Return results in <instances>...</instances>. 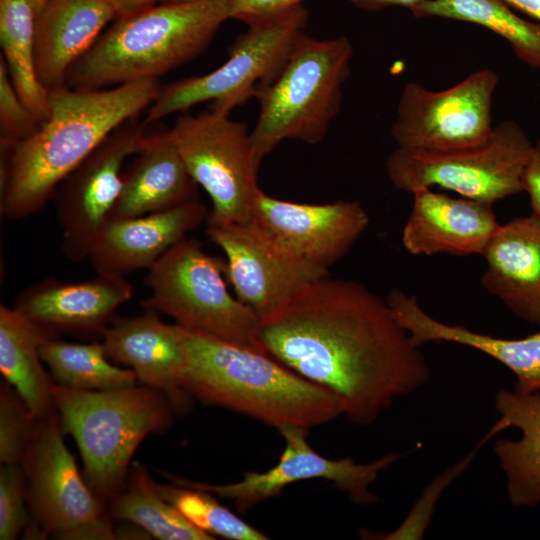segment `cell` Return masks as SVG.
I'll list each match as a JSON object with an SVG mask.
<instances>
[{"label": "cell", "instance_id": "6da1fadb", "mask_svg": "<svg viewBox=\"0 0 540 540\" xmlns=\"http://www.w3.org/2000/svg\"><path fill=\"white\" fill-rule=\"evenodd\" d=\"M260 351L330 391L343 416L372 424L424 387L427 360L387 300L359 282L324 276L259 315Z\"/></svg>", "mask_w": 540, "mask_h": 540}, {"label": "cell", "instance_id": "7a4b0ae2", "mask_svg": "<svg viewBox=\"0 0 540 540\" xmlns=\"http://www.w3.org/2000/svg\"><path fill=\"white\" fill-rule=\"evenodd\" d=\"M158 79L86 90L50 89V115L22 140L1 138L0 214L26 218L54 197L65 177L122 124L149 108Z\"/></svg>", "mask_w": 540, "mask_h": 540}, {"label": "cell", "instance_id": "3957f363", "mask_svg": "<svg viewBox=\"0 0 540 540\" xmlns=\"http://www.w3.org/2000/svg\"><path fill=\"white\" fill-rule=\"evenodd\" d=\"M182 327V326H181ZM183 385L206 405L277 429H310L343 416L338 399L257 349L182 327Z\"/></svg>", "mask_w": 540, "mask_h": 540}, {"label": "cell", "instance_id": "277c9868", "mask_svg": "<svg viewBox=\"0 0 540 540\" xmlns=\"http://www.w3.org/2000/svg\"><path fill=\"white\" fill-rule=\"evenodd\" d=\"M229 18V0L171 1L117 18L70 68L65 84L96 90L158 79L203 53Z\"/></svg>", "mask_w": 540, "mask_h": 540}, {"label": "cell", "instance_id": "5b68a950", "mask_svg": "<svg viewBox=\"0 0 540 540\" xmlns=\"http://www.w3.org/2000/svg\"><path fill=\"white\" fill-rule=\"evenodd\" d=\"M53 399L63 434L78 446L84 479L105 508L123 487L139 444L166 431L174 412L164 393L145 385L86 391L55 384Z\"/></svg>", "mask_w": 540, "mask_h": 540}, {"label": "cell", "instance_id": "8992f818", "mask_svg": "<svg viewBox=\"0 0 540 540\" xmlns=\"http://www.w3.org/2000/svg\"><path fill=\"white\" fill-rule=\"evenodd\" d=\"M352 57L344 36L319 40L301 33L276 79L255 94L259 115L251 141L259 165L284 140L324 139L341 109Z\"/></svg>", "mask_w": 540, "mask_h": 540}, {"label": "cell", "instance_id": "52a82bcc", "mask_svg": "<svg viewBox=\"0 0 540 540\" xmlns=\"http://www.w3.org/2000/svg\"><path fill=\"white\" fill-rule=\"evenodd\" d=\"M224 276L226 261L186 237L148 269L150 295L140 305L186 329L259 350V314L230 294Z\"/></svg>", "mask_w": 540, "mask_h": 540}, {"label": "cell", "instance_id": "ba28073f", "mask_svg": "<svg viewBox=\"0 0 540 540\" xmlns=\"http://www.w3.org/2000/svg\"><path fill=\"white\" fill-rule=\"evenodd\" d=\"M307 21L308 11L301 4L249 23L220 67L161 87L144 122H157L205 101L212 102L211 110L229 115L236 106L255 97L259 88L276 79Z\"/></svg>", "mask_w": 540, "mask_h": 540}, {"label": "cell", "instance_id": "9c48e42d", "mask_svg": "<svg viewBox=\"0 0 540 540\" xmlns=\"http://www.w3.org/2000/svg\"><path fill=\"white\" fill-rule=\"evenodd\" d=\"M55 412L40 418L21 465L30 522L28 538H118L106 508L94 495L63 441Z\"/></svg>", "mask_w": 540, "mask_h": 540}, {"label": "cell", "instance_id": "30bf717a", "mask_svg": "<svg viewBox=\"0 0 540 540\" xmlns=\"http://www.w3.org/2000/svg\"><path fill=\"white\" fill-rule=\"evenodd\" d=\"M533 145L517 122L505 120L478 146L451 152L396 148L386 160V171L393 186L404 192L439 187L493 205L523 192Z\"/></svg>", "mask_w": 540, "mask_h": 540}, {"label": "cell", "instance_id": "8fae6325", "mask_svg": "<svg viewBox=\"0 0 540 540\" xmlns=\"http://www.w3.org/2000/svg\"><path fill=\"white\" fill-rule=\"evenodd\" d=\"M168 132L190 175L210 197L206 225L251 220L260 165L248 127L209 109L180 116Z\"/></svg>", "mask_w": 540, "mask_h": 540}, {"label": "cell", "instance_id": "7c38bea8", "mask_svg": "<svg viewBox=\"0 0 540 540\" xmlns=\"http://www.w3.org/2000/svg\"><path fill=\"white\" fill-rule=\"evenodd\" d=\"M498 79L494 71L483 69L441 91L407 83L391 127L397 148L451 152L486 142L494 130L491 108Z\"/></svg>", "mask_w": 540, "mask_h": 540}, {"label": "cell", "instance_id": "4fadbf2b", "mask_svg": "<svg viewBox=\"0 0 540 540\" xmlns=\"http://www.w3.org/2000/svg\"><path fill=\"white\" fill-rule=\"evenodd\" d=\"M308 432L301 427L279 430L285 445L277 464L264 472L246 471L237 482L216 485L163 474L174 484L203 489L214 496L230 499L241 513L278 496L290 484L312 479L330 481L357 505L376 503L379 498L371 491V485L401 455L389 453L369 463H356L349 457L332 460L311 447Z\"/></svg>", "mask_w": 540, "mask_h": 540}, {"label": "cell", "instance_id": "5bb4252c", "mask_svg": "<svg viewBox=\"0 0 540 540\" xmlns=\"http://www.w3.org/2000/svg\"><path fill=\"white\" fill-rule=\"evenodd\" d=\"M146 125L135 119L122 124L58 186L54 198L61 248L71 261L88 258L120 194L124 161L140 151Z\"/></svg>", "mask_w": 540, "mask_h": 540}, {"label": "cell", "instance_id": "9a60e30c", "mask_svg": "<svg viewBox=\"0 0 540 540\" xmlns=\"http://www.w3.org/2000/svg\"><path fill=\"white\" fill-rule=\"evenodd\" d=\"M206 233L226 256V277L236 297L262 315L329 275L275 240L255 221L207 225Z\"/></svg>", "mask_w": 540, "mask_h": 540}, {"label": "cell", "instance_id": "2e32d148", "mask_svg": "<svg viewBox=\"0 0 540 540\" xmlns=\"http://www.w3.org/2000/svg\"><path fill=\"white\" fill-rule=\"evenodd\" d=\"M251 219L291 252L326 270L350 251L370 223L357 201L297 203L261 189Z\"/></svg>", "mask_w": 540, "mask_h": 540}, {"label": "cell", "instance_id": "e0dca14e", "mask_svg": "<svg viewBox=\"0 0 540 540\" xmlns=\"http://www.w3.org/2000/svg\"><path fill=\"white\" fill-rule=\"evenodd\" d=\"M133 294V285L124 277L96 274L81 282L48 278L18 293L13 308L53 336L67 332L101 337Z\"/></svg>", "mask_w": 540, "mask_h": 540}, {"label": "cell", "instance_id": "ac0fdd59", "mask_svg": "<svg viewBox=\"0 0 540 540\" xmlns=\"http://www.w3.org/2000/svg\"><path fill=\"white\" fill-rule=\"evenodd\" d=\"M109 359L125 364L142 385L164 393L174 412L189 407L192 397L183 385L185 348L182 327L163 322L158 313L118 317L101 335Z\"/></svg>", "mask_w": 540, "mask_h": 540}, {"label": "cell", "instance_id": "d6986e66", "mask_svg": "<svg viewBox=\"0 0 540 540\" xmlns=\"http://www.w3.org/2000/svg\"><path fill=\"white\" fill-rule=\"evenodd\" d=\"M208 212L198 200L131 218H109L89 253L96 274L125 277L150 269L170 248L206 221Z\"/></svg>", "mask_w": 540, "mask_h": 540}, {"label": "cell", "instance_id": "ffe728a7", "mask_svg": "<svg viewBox=\"0 0 540 540\" xmlns=\"http://www.w3.org/2000/svg\"><path fill=\"white\" fill-rule=\"evenodd\" d=\"M413 205L402 230L411 255H483L500 227L493 205L454 198L432 188L413 193Z\"/></svg>", "mask_w": 540, "mask_h": 540}, {"label": "cell", "instance_id": "44dd1931", "mask_svg": "<svg viewBox=\"0 0 540 540\" xmlns=\"http://www.w3.org/2000/svg\"><path fill=\"white\" fill-rule=\"evenodd\" d=\"M482 256V287L518 318L540 327V216L500 225Z\"/></svg>", "mask_w": 540, "mask_h": 540}, {"label": "cell", "instance_id": "7402d4cb", "mask_svg": "<svg viewBox=\"0 0 540 540\" xmlns=\"http://www.w3.org/2000/svg\"><path fill=\"white\" fill-rule=\"evenodd\" d=\"M386 300L415 345L450 342L473 348L514 374L516 392L527 394L540 390V331L518 339L496 337L444 323L429 315L415 296L399 289H393Z\"/></svg>", "mask_w": 540, "mask_h": 540}, {"label": "cell", "instance_id": "603a6c76", "mask_svg": "<svg viewBox=\"0 0 540 540\" xmlns=\"http://www.w3.org/2000/svg\"><path fill=\"white\" fill-rule=\"evenodd\" d=\"M104 0H48L35 19V64L46 88L66 85L70 68L115 18Z\"/></svg>", "mask_w": 540, "mask_h": 540}, {"label": "cell", "instance_id": "cb8c5ba5", "mask_svg": "<svg viewBox=\"0 0 540 540\" xmlns=\"http://www.w3.org/2000/svg\"><path fill=\"white\" fill-rule=\"evenodd\" d=\"M135 155L123 171L121 191L109 218L143 216L197 199V183L168 130L147 134Z\"/></svg>", "mask_w": 540, "mask_h": 540}, {"label": "cell", "instance_id": "d4e9b609", "mask_svg": "<svg viewBox=\"0 0 540 540\" xmlns=\"http://www.w3.org/2000/svg\"><path fill=\"white\" fill-rule=\"evenodd\" d=\"M494 408L499 418L483 437L485 442L510 427L521 433L517 439H498L493 446L506 478L507 498L515 507L540 505V390L522 394L501 389Z\"/></svg>", "mask_w": 540, "mask_h": 540}, {"label": "cell", "instance_id": "484cf974", "mask_svg": "<svg viewBox=\"0 0 540 540\" xmlns=\"http://www.w3.org/2000/svg\"><path fill=\"white\" fill-rule=\"evenodd\" d=\"M55 337L15 308L0 304V371L32 414L55 412L52 377L44 369L40 346Z\"/></svg>", "mask_w": 540, "mask_h": 540}, {"label": "cell", "instance_id": "4316f807", "mask_svg": "<svg viewBox=\"0 0 540 540\" xmlns=\"http://www.w3.org/2000/svg\"><path fill=\"white\" fill-rule=\"evenodd\" d=\"M106 511L111 518L134 523L157 539H215L191 524L157 492L153 479L139 462L131 464L123 487Z\"/></svg>", "mask_w": 540, "mask_h": 540}, {"label": "cell", "instance_id": "83f0119b", "mask_svg": "<svg viewBox=\"0 0 540 540\" xmlns=\"http://www.w3.org/2000/svg\"><path fill=\"white\" fill-rule=\"evenodd\" d=\"M36 14L27 0H0V43L11 82L21 100L42 123L50 115L49 89L35 64Z\"/></svg>", "mask_w": 540, "mask_h": 540}, {"label": "cell", "instance_id": "f1b7e54d", "mask_svg": "<svg viewBox=\"0 0 540 540\" xmlns=\"http://www.w3.org/2000/svg\"><path fill=\"white\" fill-rule=\"evenodd\" d=\"M409 10L416 18L481 25L505 39L522 62L540 70V22L521 18L504 0H423Z\"/></svg>", "mask_w": 540, "mask_h": 540}, {"label": "cell", "instance_id": "f546056e", "mask_svg": "<svg viewBox=\"0 0 540 540\" xmlns=\"http://www.w3.org/2000/svg\"><path fill=\"white\" fill-rule=\"evenodd\" d=\"M40 354L57 385L86 391H105L136 386L132 369L119 368L108 360L101 342L74 343L55 337L44 340Z\"/></svg>", "mask_w": 540, "mask_h": 540}, {"label": "cell", "instance_id": "4dcf8cb0", "mask_svg": "<svg viewBox=\"0 0 540 540\" xmlns=\"http://www.w3.org/2000/svg\"><path fill=\"white\" fill-rule=\"evenodd\" d=\"M157 492L191 524L211 536L231 540H267L269 536L221 505L214 494L199 488L154 482Z\"/></svg>", "mask_w": 540, "mask_h": 540}, {"label": "cell", "instance_id": "1f68e13d", "mask_svg": "<svg viewBox=\"0 0 540 540\" xmlns=\"http://www.w3.org/2000/svg\"><path fill=\"white\" fill-rule=\"evenodd\" d=\"M485 444L481 439L477 446L464 458L448 467L430 481L415 501L401 524L388 533L361 530L365 539L380 540H421L431 525L436 505L444 491L464 473L473 461L477 451Z\"/></svg>", "mask_w": 540, "mask_h": 540}, {"label": "cell", "instance_id": "d6a6232c", "mask_svg": "<svg viewBox=\"0 0 540 540\" xmlns=\"http://www.w3.org/2000/svg\"><path fill=\"white\" fill-rule=\"evenodd\" d=\"M40 418L35 417L16 389L0 386V461L21 464Z\"/></svg>", "mask_w": 540, "mask_h": 540}, {"label": "cell", "instance_id": "836d02e7", "mask_svg": "<svg viewBox=\"0 0 540 540\" xmlns=\"http://www.w3.org/2000/svg\"><path fill=\"white\" fill-rule=\"evenodd\" d=\"M31 516L21 464H2L0 469V539L14 540L25 530Z\"/></svg>", "mask_w": 540, "mask_h": 540}, {"label": "cell", "instance_id": "e575fe53", "mask_svg": "<svg viewBox=\"0 0 540 540\" xmlns=\"http://www.w3.org/2000/svg\"><path fill=\"white\" fill-rule=\"evenodd\" d=\"M41 122L32 114L16 92L3 57L0 58V127L1 138L22 140L32 135Z\"/></svg>", "mask_w": 540, "mask_h": 540}, {"label": "cell", "instance_id": "d590c367", "mask_svg": "<svg viewBox=\"0 0 540 540\" xmlns=\"http://www.w3.org/2000/svg\"><path fill=\"white\" fill-rule=\"evenodd\" d=\"M303 0H229L231 18L247 24L301 5Z\"/></svg>", "mask_w": 540, "mask_h": 540}, {"label": "cell", "instance_id": "8d00e7d4", "mask_svg": "<svg viewBox=\"0 0 540 540\" xmlns=\"http://www.w3.org/2000/svg\"><path fill=\"white\" fill-rule=\"evenodd\" d=\"M523 191L529 196L531 213L540 216V139L533 145L522 177Z\"/></svg>", "mask_w": 540, "mask_h": 540}, {"label": "cell", "instance_id": "74e56055", "mask_svg": "<svg viewBox=\"0 0 540 540\" xmlns=\"http://www.w3.org/2000/svg\"><path fill=\"white\" fill-rule=\"evenodd\" d=\"M116 18L127 17L155 6L158 0H104Z\"/></svg>", "mask_w": 540, "mask_h": 540}, {"label": "cell", "instance_id": "f35d334b", "mask_svg": "<svg viewBox=\"0 0 540 540\" xmlns=\"http://www.w3.org/2000/svg\"><path fill=\"white\" fill-rule=\"evenodd\" d=\"M356 7L376 11L390 6H402L408 9L422 2L423 0H349Z\"/></svg>", "mask_w": 540, "mask_h": 540}, {"label": "cell", "instance_id": "ab89813d", "mask_svg": "<svg viewBox=\"0 0 540 540\" xmlns=\"http://www.w3.org/2000/svg\"><path fill=\"white\" fill-rule=\"evenodd\" d=\"M27 1L34 9L36 15L39 14V12L43 9V7L48 2V0H27Z\"/></svg>", "mask_w": 540, "mask_h": 540}, {"label": "cell", "instance_id": "60d3db41", "mask_svg": "<svg viewBox=\"0 0 540 540\" xmlns=\"http://www.w3.org/2000/svg\"><path fill=\"white\" fill-rule=\"evenodd\" d=\"M161 1H164V2H171V1H186V0H161Z\"/></svg>", "mask_w": 540, "mask_h": 540}]
</instances>
